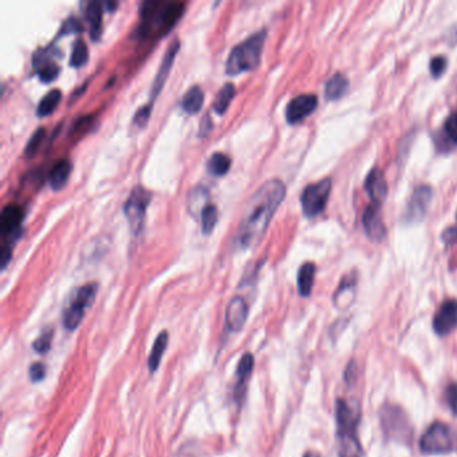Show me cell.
Listing matches in <instances>:
<instances>
[{
	"label": "cell",
	"instance_id": "7402d4cb",
	"mask_svg": "<svg viewBox=\"0 0 457 457\" xmlns=\"http://www.w3.org/2000/svg\"><path fill=\"white\" fill-rule=\"evenodd\" d=\"M202 103H204V93L200 86L195 85L189 87L184 94L181 101V108L188 115H196L200 112Z\"/></svg>",
	"mask_w": 457,
	"mask_h": 457
},
{
	"label": "cell",
	"instance_id": "ee69618b",
	"mask_svg": "<svg viewBox=\"0 0 457 457\" xmlns=\"http://www.w3.org/2000/svg\"><path fill=\"white\" fill-rule=\"evenodd\" d=\"M303 457H321V456H319V453H316V452H313V451H310V452H306V453H304V456Z\"/></svg>",
	"mask_w": 457,
	"mask_h": 457
},
{
	"label": "cell",
	"instance_id": "e575fe53",
	"mask_svg": "<svg viewBox=\"0 0 457 457\" xmlns=\"http://www.w3.org/2000/svg\"><path fill=\"white\" fill-rule=\"evenodd\" d=\"M82 30H84V27H82L81 22H79L77 18L72 16V18L66 19V20L62 23V26H60V29H59L58 37L67 35V34H72V32H79V31H82Z\"/></svg>",
	"mask_w": 457,
	"mask_h": 457
},
{
	"label": "cell",
	"instance_id": "6da1fadb",
	"mask_svg": "<svg viewBox=\"0 0 457 457\" xmlns=\"http://www.w3.org/2000/svg\"><path fill=\"white\" fill-rule=\"evenodd\" d=\"M286 196V186L281 180H269L260 186L248 202L247 212L235 233V245L248 250L264 236L272 216Z\"/></svg>",
	"mask_w": 457,
	"mask_h": 457
},
{
	"label": "cell",
	"instance_id": "9a60e30c",
	"mask_svg": "<svg viewBox=\"0 0 457 457\" xmlns=\"http://www.w3.org/2000/svg\"><path fill=\"white\" fill-rule=\"evenodd\" d=\"M23 220V210L16 204H7L0 214V232L1 236L10 238L19 233Z\"/></svg>",
	"mask_w": 457,
	"mask_h": 457
},
{
	"label": "cell",
	"instance_id": "ac0fdd59",
	"mask_svg": "<svg viewBox=\"0 0 457 457\" xmlns=\"http://www.w3.org/2000/svg\"><path fill=\"white\" fill-rule=\"evenodd\" d=\"M365 189L372 200V204L381 207L385 201L387 195V184H386L385 176L382 171L374 168L369 172L366 180H365Z\"/></svg>",
	"mask_w": 457,
	"mask_h": 457
},
{
	"label": "cell",
	"instance_id": "f1b7e54d",
	"mask_svg": "<svg viewBox=\"0 0 457 457\" xmlns=\"http://www.w3.org/2000/svg\"><path fill=\"white\" fill-rule=\"evenodd\" d=\"M62 100V91L59 89H54L50 90L42 100L39 101L38 108H37V115L39 117H47V115H53L54 110L57 109L59 102Z\"/></svg>",
	"mask_w": 457,
	"mask_h": 457
},
{
	"label": "cell",
	"instance_id": "cb8c5ba5",
	"mask_svg": "<svg viewBox=\"0 0 457 457\" xmlns=\"http://www.w3.org/2000/svg\"><path fill=\"white\" fill-rule=\"evenodd\" d=\"M315 270L314 263L302 264L298 271V291L302 297H310L314 286Z\"/></svg>",
	"mask_w": 457,
	"mask_h": 457
},
{
	"label": "cell",
	"instance_id": "e0dca14e",
	"mask_svg": "<svg viewBox=\"0 0 457 457\" xmlns=\"http://www.w3.org/2000/svg\"><path fill=\"white\" fill-rule=\"evenodd\" d=\"M363 228L366 231V235L374 240L381 242L386 235L385 226L382 221V217L380 214V207L371 204L362 216Z\"/></svg>",
	"mask_w": 457,
	"mask_h": 457
},
{
	"label": "cell",
	"instance_id": "ab89813d",
	"mask_svg": "<svg viewBox=\"0 0 457 457\" xmlns=\"http://www.w3.org/2000/svg\"><path fill=\"white\" fill-rule=\"evenodd\" d=\"M11 257H13L11 244H4L1 247V251H0V267H1V270H6L7 264L11 262Z\"/></svg>",
	"mask_w": 457,
	"mask_h": 457
},
{
	"label": "cell",
	"instance_id": "5b68a950",
	"mask_svg": "<svg viewBox=\"0 0 457 457\" xmlns=\"http://www.w3.org/2000/svg\"><path fill=\"white\" fill-rule=\"evenodd\" d=\"M380 421L385 439L406 445L412 443V439L415 437V428L409 416L401 406L396 404H384V406L380 409Z\"/></svg>",
	"mask_w": 457,
	"mask_h": 457
},
{
	"label": "cell",
	"instance_id": "8992f818",
	"mask_svg": "<svg viewBox=\"0 0 457 457\" xmlns=\"http://www.w3.org/2000/svg\"><path fill=\"white\" fill-rule=\"evenodd\" d=\"M456 449V432L442 421L432 423L420 439V451L425 455H446Z\"/></svg>",
	"mask_w": 457,
	"mask_h": 457
},
{
	"label": "cell",
	"instance_id": "277c9868",
	"mask_svg": "<svg viewBox=\"0 0 457 457\" xmlns=\"http://www.w3.org/2000/svg\"><path fill=\"white\" fill-rule=\"evenodd\" d=\"M267 31L260 30L236 44L229 53L226 62V72L228 75H239L242 72L257 69L260 63Z\"/></svg>",
	"mask_w": 457,
	"mask_h": 457
},
{
	"label": "cell",
	"instance_id": "60d3db41",
	"mask_svg": "<svg viewBox=\"0 0 457 457\" xmlns=\"http://www.w3.org/2000/svg\"><path fill=\"white\" fill-rule=\"evenodd\" d=\"M357 377V363L354 361H350L346 366V371H345V381L346 384H353L354 380Z\"/></svg>",
	"mask_w": 457,
	"mask_h": 457
},
{
	"label": "cell",
	"instance_id": "74e56055",
	"mask_svg": "<svg viewBox=\"0 0 457 457\" xmlns=\"http://www.w3.org/2000/svg\"><path fill=\"white\" fill-rule=\"evenodd\" d=\"M30 380L32 382H39L42 381L43 378L46 377V366L43 365L42 362H35L30 366Z\"/></svg>",
	"mask_w": 457,
	"mask_h": 457
},
{
	"label": "cell",
	"instance_id": "30bf717a",
	"mask_svg": "<svg viewBox=\"0 0 457 457\" xmlns=\"http://www.w3.org/2000/svg\"><path fill=\"white\" fill-rule=\"evenodd\" d=\"M432 326L439 337L449 335L457 329V300H444L433 316Z\"/></svg>",
	"mask_w": 457,
	"mask_h": 457
},
{
	"label": "cell",
	"instance_id": "7a4b0ae2",
	"mask_svg": "<svg viewBox=\"0 0 457 457\" xmlns=\"http://www.w3.org/2000/svg\"><path fill=\"white\" fill-rule=\"evenodd\" d=\"M186 4L181 1H143L141 23L136 34L140 38H160L171 31L184 14Z\"/></svg>",
	"mask_w": 457,
	"mask_h": 457
},
{
	"label": "cell",
	"instance_id": "ffe728a7",
	"mask_svg": "<svg viewBox=\"0 0 457 457\" xmlns=\"http://www.w3.org/2000/svg\"><path fill=\"white\" fill-rule=\"evenodd\" d=\"M102 15H103V4L98 1H89L86 4L85 16L89 27H90V38L93 41H98L102 34Z\"/></svg>",
	"mask_w": 457,
	"mask_h": 457
},
{
	"label": "cell",
	"instance_id": "836d02e7",
	"mask_svg": "<svg viewBox=\"0 0 457 457\" xmlns=\"http://www.w3.org/2000/svg\"><path fill=\"white\" fill-rule=\"evenodd\" d=\"M444 399L453 416L457 417V384L451 382L444 390Z\"/></svg>",
	"mask_w": 457,
	"mask_h": 457
},
{
	"label": "cell",
	"instance_id": "1f68e13d",
	"mask_svg": "<svg viewBox=\"0 0 457 457\" xmlns=\"http://www.w3.org/2000/svg\"><path fill=\"white\" fill-rule=\"evenodd\" d=\"M53 337H54V330L51 328L43 330L42 334L35 340V342L32 343L34 350L39 354H46L51 349Z\"/></svg>",
	"mask_w": 457,
	"mask_h": 457
},
{
	"label": "cell",
	"instance_id": "d590c367",
	"mask_svg": "<svg viewBox=\"0 0 457 457\" xmlns=\"http://www.w3.org/2000/svg\"><path fill=\"white\" fill-rule=\"evenodd\" d=\"M152 103H148L143 106L141 109H139L134 115V118H133V122L137 125V127H143L146 125V122L149 121L150 118V115H152Z\"/></svg>",
	"mask_w": 457,
	"mask_h": 457
},
{
	"label": "cell",
	"instance_id": "5bb4252c",
	"mask_svg": "<svg viewBox=\"0 0 457 457\" xmlns=\"http://www.w3.org/2000/svg\"><path fill=\"white\" fill-rule=\"evenodd\" d=\"M254 356L251 353H245L243 357L240 358L236 369V385L233 389V400L238 406L243 405L247 394V387H248V380L251 377V373L254 369Z\"/></svg>",
	"mask_w": 457,
	"mask_h": 457
},
{
	"label": "cell",
	"instance_id": "4316f807",
	"mask_svg": "<svg viewBox=\"0 0 457 457\" xmlns=\"http://www.w3.org/2000/svg\"><path fill=\"white\" fill-rule=\"evenodd\" d=\"M235 93H236V89L231 82L226 84L219 90L217 96L214 97V103H212V109L216 115H223L227 112L231 102L235 97Z\"/></svg>",
	"mask_w": 457,
	"mask_h": 457
},
{
	"label": "cell",
	"instance_id": "d4e9b609",
	"mask_svg": "<svg viewBox=\"0 0 457 457\" xmlns=\"http://www.w3.org/2000/svg\"><path fill=\"white\" fill-rule=\"evenodd\" d=\"M347 87H349L347 78L343 74H341V72L334 74L330 78L329 81H328L326 87H325V97H326V100H340L343 94L347 91Z\"/></svg>",
	"mask_w": 457,
	"mask_h": 457
},
{
	"label": "cell",
	"instance_id": "f35d334b",
	"mask_svg": "<svg viewBox=\"0 0 457 457\" xmlns=\"http://www.w3.org/2000/svg\"><path fill=\"white\" fill-rule=\"evenodd\" d=\"M446 69V59L444 57H435L430 60V72L433 77H440Z\"/></svg>",
	"mask_w": 457,
	"mask_h": 457
},
{
	"label": "cell",
	"instance_id": "484cf974",
	"mask_svg": "<svg viewBox=\"0 0 457 457\" xmlns=\"http://www.w3.org/2000/svg\"><path fill=\"white\" fill-rule=\"evenodd\" d=\"M208 205V191L202 186H195L188 195V210L192 216H200Z\"/></svg>",
	"mask_w": 457,
	"mask_h": 457
},
{
	"label": "cell",
	"instance_id": "8fae6325",
	"mask_svg": "<svg viewBox=\"0 0 457 457\" xmlns=\"http://www.w3.org/2000/svg\"><path fill=\"white\" fill-rule=\"evenodd\" d=\"M180 50V42L179 39H174L173 43H171L162 57V60L160 63V67H158L157 74L155 77V81L152 84V91H150V101L149 103L153 105L155 100L157 98L158 94L161 93L162 87L165 85L167 79H168V75L171 72L172 67H173V62L176 59V56Z\"/></svg>",
	"mask_w": 457,
	"mask_h": 457
},
{
	"label": "cell",
	"instance_id": "9c48e42d",
	"mask_svg": "<svg viewBox=\"0 0 457 457\" xmlns=\"http://www.w3.org/2000/svg\"><path fill=\"white\" fill-rule=\"evenodd\" d=\"M330 192H331L330 179H325L319 183L306 186L300 198L302 211L304 216L315 217L322 214L329 200Z\"/></svg>",
	"mask_w": 457,
	"mask_h": 457
},
{
	"label": "cell",
	"instance_id": "7c38bea8",
	"mask_svg": "<svg viewBox=\"0 0 457 457\" xmlns=\"http://www.w3.org/2000/svg\"><path fill=\"white\" fill-rule=\"evenodd\" d=\"M433 198V191L429 186H417L406 208L405 220L408 223L420 221L428 211L429 204Z\"/></svg>",
	"mask_w": 457,
	"mask_h": 457
},
{
	"label": "cell",
	"instance_id": "f546056e",
	"mask_svg": "<svg viewBox=\"0 0 457 457\" xmlns=\"http://www.w3.org/2000/svg\"><path fill=\"white\" fill-rule=\"evenodd\" d=\"M217 208L214 204H208L200 214L201 231L205 235H210L214 231L216 224H217Z\"/></svg>",
	"mask_w": 457,
	"mask_h": 457
},
{
	"label": "cell",
	"instance_id": "ba28073f",
	"mask_svg": "<svg viewBox=\"0 0 457 457\" xmlns=\"http://www.w3.org/2000/svg\"><path fill=\"white\" fill-rule=\"evenodd\" d=\"M150 199H152V193L146 188L137 186L133 188V191L130 192L128 199L124 204V214L134 235H139L143 229L146 208L150 202Z\"/></svg>",
	"mask_w": 457,
	"mask_h": 457
},
{
	"label": "cell",
	"instance_id": "3957f363",
	"mask_svg": "<svg viewBox=\"0 0 457 457\" xmlns=\"http://www.w3.org/2000/svg\"><path fill=\"white\" fill-rule=\"evenodd\" d=\"M361 411L343 399L335 401V423L338 457H363V448L358 437Z\"/></svg>",
	"mask_w": 457,
	"mask_h": 457
},
{
	"label": "cell",
	"instance_id": "52a82bcc",
	"mask_svg": "<svg viewBox=\"0 0 457 457\" xmlns=\"http://www.w3.org/2000/svg\"><path fill=\"white\" fill-rule=\"evenodd\" d=\"M98 291V285L97 283H87L85 286L79 287L72 300H70L67 309L63 313V326L67 330L77 329L84 316H85V311L93 304V302L96 300Z\"/></svg>",
	"mask_w": 457,
	"mask_h": 457
},
{
	"label": "cell",
	"instance_id": "44dd1931",
	"mask_svg": "<svg viewBox=\"0 0 457 457\" xmlns=\"http://www.w3.org/2000/svg\"><path fill=\"white\" fill-rule=\"evenodd\" d=\"M72 165L69 160H58L53 165L51 171L49 173V183L54 191H60L66 186L70 174H72Z\"/></svg>",
	"mask_w": 457,
	"mask_h": 457
},
{
	"label": "cell",
	"instance_id": "8d00e7d4",
	"mask_svg": "<svg viewBox=\"0 0 457 457\" xmlns=\"http://www.w3.org/2000/svg\"><path fill=\"white\" fill-rule=\"evenodd\" d=\"M444 129H445V133L446 136L453 141V143H457V112L452 113L446 118L445 121V125H444Z\"/></svg>",
	"mask_w": 457,
	"mask_h": 457
},
{
	"label": "cell",
	"instance_id": "d6986e66",
	"mask_svg": "<svg viewBox=\"0 0 457 457\" xmlns=\"http://www.w3.org/2000/svg\"><path fill=\"white\" fill-rule=\"evenodd\" d=\"M51 57L53 53L50 51V49H44L42 53H37L34 56V66L39 74L41 81L44 84H50L57 79L58 74L60 72V67L51 60Z\"/></svg>",
	"mask_w": 457,
	"mask_h": 457
},
{
	"label": "cell",
	"instance_id": "d6a6232c",
	"mask_svg": "<svg viewBox=\"0 0 457 457\" xmlns=\"http://www.w3.org/2000/svg\"><path fill=\"white\" fill-rule=\"evenodd\" d=\"M44 134H46V130H44V128H38L35 130V133L31 136L29 143L26 145V149H25V157L31 158L32 156L37 155L38 149L41 148L43 140H44Z\"/></svg>",
	"mask_w": 457,
	"mask_h": 457
},
{
	"label": "cell",
	"instance_id": "603a6c76",
	"mask_svg": "<svg viewBox=\"0 0 457 457\" xmlns=\"http://www.w3.org/2000/svg\"><path fill=\"white\" fill-rule=\"evenodd\" d=\"M169 342V334L168 331H161L156 338V341L153 343L150 356L148 359V366H149V372L155 373L158 369L160 363H161V358L164 356L167 346Z\"/></svg>",
	"mask_w": 457,
	"mask_h": 457
},
{
	"label": "cell",
	"instance_id": "b9f144b4",
	"mask_svg": "<svg viewBox=\"0 0 457 457\" xmlns=\"http://www.w3.org/2000/svg\"><path fill=\"white\" fill-rule=\"evenodd\" d=\"M443 240L448 245L457 243V226L445 229L443 232Z\"/></svg>",
	"mask_w": 457,
	"mask_h": 457
},
{
	"label": "cell",
	"instance_id": "4dcf8cb0",
	"mask_svg": "<svg viewBox=\"0 0 457 457\" xmlns=\"http://www.w3.org/2000/svg\"><path fill=\"white\" fill-rule=\"evenodd\" d=\"M89 60V49L84 39H77L72 46L70 66L81 67Z\"/></svg>",
	"mask_w": 457,
	"mask_h": 457
},
{
	"label": "cell",
	"instance_id": "4fadbf2b",
	"mask_svg": "<svg viewBox=\"0 0 457 457\" xmlns=\"http://www.w3.org/2000/svg\"><path fill=\"white\" fill-rule=\"evenodd\" d=\"M318 106V98L314 94H300L288 102L286 120L288 124H298L311 115Z\"/></svg>",
	"mask_w": 457,
	"mask_h": 457
},
{
	"label": "cell",
	"instance_id": "2e32d148",
	"mask_svg": "<svg viewBox=\"0 0 457 457\" xmlns=\"http://www.w3.org/2000/svg\"><path fill=\"white\" fill-rule=\"evenodd\" d=\"M248 316V304L243 297L236 295L229 300L226 310V323L231 331H240Z\"/></svg>",
	"mask_w": 457,
	"mask_h": 457
},
{
	"label": "cell",
	"instance_id": "7bdbcfd3",
	"mask_svg": "<svg viewBox=\"0 0 457 457\" xmlns=\"http://www.w3.org/2000/svg\"><path fill=\"white\" fill-rule=\"evenodd\" d=\"M212 128H214V124H212L210 115H205V118L201 121L199 136H200V137H205V136L212 130Z\"/></svg>",
	"mask_w": 457,
	"mask_h": 457
},
{
	"label": "cell",
	"instance_id": "83f0119b",
	"mask_svg": "<svg viewBox=\"0 0 457 457\" xmlns=\"http://www.w3.org/2000/svg\"><path fill=\"white\" fill-rule=\"evenodd\" d=\"M231 158L221 152H216L211 157L208 158L207 161V171L210 174L220 177L228 173L231 169Z\"/></svg>",
	"mask_w": 457,
	"mask_h": 457
}]
</instances>
